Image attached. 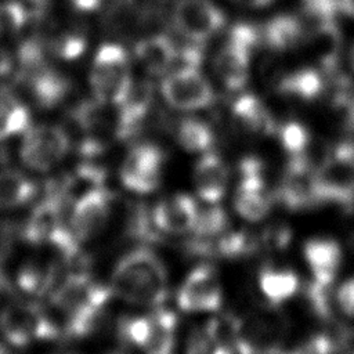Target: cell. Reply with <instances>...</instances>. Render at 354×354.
<instances>
[{"mask_svg":"<svg viewBox=\"0 0 354 354\" xmlns=\"http://www.w3.org/2000/svg\"><path fill=\"white\" fill-rule=\"evenodd\" d=\"M113 295L137 306L158 307L167 297V271L156 253L136 248L116 264L109 285Z\"/></svg>","mask_w":354,"mask_h":354,"instance_id":"obj_1","label":"cell"},{"mask_svg":"<svg viewBox=\"0 0 354 354\" xmlns=\"http://www.w3.org/2000/svg\"><path fill=\"white\" fill-rule=\"evenodd\" d=\"M88 82L95 100L116 106L133 82L126 50L115 43L100 46L93 59Z\"/></svg>","mask_w":354,"mask_h":354,"instance_id":"obj_2","label":"cell"},{"mask_svg":"<svg viewBox=\"0 0 354 354\" xmlns=\"http://www.w3.org/2000/svg\"><path fill=\"white\" fill-rule=\"evenodd\" d=\"M0 329L4 339L15 347L55 340L61 333L47 313L32 301H12L7 304L0 313Z\"/></svg>","mask_w":354,"mask_h":354,"instance_id":"obj_3","label":"cell"},{"mask_svg":"<svg viewBox=\"0 0 354 354\" xmlns=\"http://www.w3.org/2000/svg\"><path fill=\"white\" fill-rule=\"evenodd\" d=\"M259 30L249 24L235 25L214 58V72L224 87L238 91L249 80L250 54L259 43Z\"/></svg>","mask_w":354,"mask_h":354,"instance_id":"obj_4","label":"cell"},{"mask_svg":"<svg viewBox=\"0 0 354 354\" xmlns=\"http://www.w3.org/2000/svg\"><path fill=\"white\" fill-rule=\"evenodd\" d=\"M71 140L66 131L55 124H39L24 133L19 159L36 171H48L69 152Z\"/></svg>","mask_w":354,"mask_h":354,"instance_id":"obj_5","label":"cell"},{"mask_svg":"<svg viewBox=\"0 0 354 354\" xmlns=\"http://www.w3.org/2000/svg\"><path fill=\"white\" fill-rule=\"evenodd\" d=\"M285 333L286 326L279 315L252 314L238 318L234 348L236 354H277Z\"/></svg>","mask_w":354,"mask_h":354,"instance_id":"obj_6","label":"cell"},{"mask_svg":"<svg viewBox=\"0 0 354 354\" xmlns=\"http://www.w3.org/2000/svg\"><path fill=\"white\" fill-rule=\"evenodd\" d=\"M163 100L174 109L195 111L210 106L216 94L198 68H177L160 83Z\"/></svg>","mask_w":354,"mask_h":354,"instance_id":"obj_7","label":"cell"},{"mask_svg":"<svg viewBox=\"0 0 354 354\" xmlns=\"http://www.w3.org/2000/svg\"><path fill=\"white\" fill-rule=\"evenodd\" d=\"M69 202L48 181L44 194L30 210L25 223L19 228L22 239L30 245H48L64 224V210Z\"/></svg>","mask_w":354,"mask_h":354,"instance_id":"obj_8","label":"cell"},{"mask_svg":"<svg viewBox=\"0 0 354 354\" xmlns=\"http://www.w3.org/2000/svg\"><path fill=\"white\" fill-rule=\"evenodd\" d=\"M176 29L189 41L202 43L225 24V15L210 0H178L173 8Z\"/></svg>","mask_w":354,"mask_h":354,"instance_id":"obj_9","label":"cell"},{"mask_svg":"<svg viewBox=\"0 0 354 354\" xmlns=\"http://www.w3.org/2000/svg\"><path fill=\"white\" fill-rule=\"evenodd\" d=\"M163 158V152L158 145L151 142L136 144L122 163V184L138 194L155 191L160 184Z\"/></svg>","mask_w":354,"mask_h":354,"instance_id":"obj_10","label":"cell"},{"mask_svg":"<svg viewBox=\"0 0 354 354\" xmlns=\"http://www.w3.org/2000/svg\"><path fill=\"white\" fill-rule=\"evenodd\" d=\"M112 201V194L102 185L87 189L76 199L69 228L80 242L95 238L104 230L111 216Z\"/></svg>","mask_w":354,"mask_h":354,"instance_id":"obj_11","label":"cell"},{"mask_svg":"<svg viewBox=\"0 0 354 354\" xmlns=\"http://www.w3.org/2000/svg\"><path fill=\"white\" fill-rule=\"evenodd\" d=\"M221 303V285L216 270L209 264L195 267L177 292V304L184 311H214Z\"/></svg>","mask_w":354,"mask_h":354,"instance_id":"obj_12","label":"cell"},{"mask_svg":"<svg viewBox=\"0 0 354 354\" xmlns=\"http://www.w3.org/2000/svg\"><path fill=\"white\" fill-rule=\"evenodd\" d=\"M153 100V87L147 80H133L116 105V126L115 133L120 140L129 138L137 133Z\"/></svg>","mask_w":354,"mask_h":354,"instance_id":"obj_13","label":"cell"},{"mask_svg":"<svg viewBox=\"0 0 354 354\" xmlns=\"http://www.w3.org/2000/svg\"><path fill=\"white\" fill-rule=\"evenodd\" d=\"M198 206L187 194H177L160 201L152 210V218L160 232L181 234L192 230Z\"/></svg>","mask_w":354,"mask_h":354,"instance_id":"obj_14","label":"cell"},{"mask_svg":"<svg viewBox=\"0 0 354 354\" xmlns=\"http://www.w3.org/2000/svg\"><path fill=\"white\" fill-rule=\"evenodd\" d=\"M19 80L28 84L33 101L39 108L44 109L58 105L71 88L69 80L47 64L28 75L19 76Z\"/></svg>","mask_w":354,"mask_h":354,"instance_id":"obj_15","label":"cell"},{"mask_svg":"<svg viewBox=\"0 0 354 354\" xmlns=\"http://www.w3.org/2000/svg\"><path fill=\"white\" fill-rule=\"evenodd\" d=\"M65 274L61 260L54 261L29 260L21 266L17 272V285L26 295L33 297H43L50 295L57 282Z\"/></svg>","mask_w":354,"mask_h":354,"instance_id":"obj_16","label":"cell"},{"mask_svg":"<svg viewBox=\"0 0 354 354\" xmlns=\"http://www.w3.org/2000/svg\"><path fill=\"white\" fill-rule=\"evenodd\" d=\"M303 252L314 275V281L324 285H332L342 261L339 243L332 239L314 238L304 243Z\"/></svg>","mask_w":354,"mask_h":354,"instance_id":"obj_17","label":"cell"},{"mask_svg":"<svg viewBox=\"0 0 354 354\" xmlns=\"http://www.w3.org/2000/svg\"><path fill=\"white\" fill-rule=\"evenodd\" d=\"M228 171L223 160L216 153H205L195 165L194 184L195 189L206 202H218L227 189Z\"/></svg>","mask_w":354,"mask_h":354,"instance_id":"obj_18","label":"cell"},{"mask_svg":"<svg viewBox=\"0 0 354 354\" xmlns=\"http://www.w3.org/2000/svg\"><path fill=\"white\" fill-rule=\"evenodd\" d=\"M134 55L141 68L149 75L166 73L176 62L177 48L163 35L141 39L134 47Z\"/></svg>","mask_w":354,"mask_h":354,"instance_id":"obj_19","label":"cell"},{"mask_svg":"<svg viewBox=\"0 0 354 354\" xmlns=\"http://www.w3.org/2000/svg\"><path fill=\"white\" fill-rule=\"evenodd\" d=\"M235 119L249 131L256 134H271L275 131V120L264 102L253 94L239 95L232 106Z\"/></svg>","mask_w":354,"mask_h":354,"instance_id":"obj_20","label":"cell"},{"mask_svg":"<svg viewBox=\"0 0 354 354\" xmlns=\"http://www.w3.org/2000/svg\"><path fill=\"white\" fill-rule=\"evenodd\" d=\"M29 127V109L19 102L11 87L0 86V140L25 133Z\"/></svg>","mask_w":354,"mask_h":354,"instance_id":"obj_21","label":"cell"},{"mask_svg":"<svg viewBox=\"0 0 354 354\" xmlns=\"http://www.w3.org/2000/svg\"><path fill=\"white\" fill-rule=\"evenodd\" d=\"M37 192L36 183L14 169L0 170V209H14L30 202Z\"/></svg>","mask_w":354,"mask_h":354,"instance_id":"obj_22","label":"cell"},{"mask_svg":"<svg viewBox=\"0 0 354 354\" xmlns=\"http://www.w3.org/2000/svg\"><path fill=\"white\" fill-rule=\"evenodd\" d=\"M151 317V330L142 347L145 354H171L177 317L173 311L159 308Z\"/></svg>","mask_w":354,"mask_h":354,"instance_id":"obj_23","label":"cell"},{"mask_svg":"<svg viewBox=\"0 0 354 354\" xmlns=\"http://www.w3.org/2000/svg\"><path fill=\"white\" fill-rule=\"evenodd\" d=\"M325 88L322 73L314 68H300L283 76L278 84V90L285 95L300 100H314L321 95Z\"/></svg>","mask_w":354,"mask_h":354,"instance_id":"obj_24","label":"cell"},{"mask_svg":"<svg viewBox=\"0 0 354 354\" xmlns=\"http://www.w3.org/2000/svg\"><path fill=\"white\" fill-rule=\"evenodd\" d=\"M303 24L299 18L288 14L271 18L264 28V40L274 50H288L303 39Z\"/></svg>","mask_w":354,"mask_h":354,"instance_id":"obj_25","label":"cell"},{"mask_svg":"<svg viewBox=\"0 0 354 354\" xmlns=\"http://www.w3.org/2000/svg\"><path fill=\"white\" fill-rule=\"evenodd\" d=\"M259 285L263 295L277 306L290 299L297 292L299 278L290 270H275L266 267L260 271Z\"/></svg>","mask_w":354,"mask_h":354,"instance_id":"obj_26","label":"cell"},{"mask_svg":"<svg viewBox=\"0 0 354 354\" xmlns=\"http://www.w3.org/2000/svg\"><path fill=\"white\" fill-rule=\"evenodd\" d=\"M178 144L189 152L207 151L213 144L212 129L199 119L187 118L177 127Z\"/></svg>","mask_w":354,"mask_h":354,"instance_id":"obj_27","label":"cell"},{"mask_svg":"<svg viewBox=\"0 0 354 354\" xmlns=\"http://www.w3.org/2000/svg\"><path fill=\"white\" fill-rule=\"evenodd\" d=\"M259 241L246 231L224 232L214 238V256L241 257L256 250Z\"/></svg>","mask_w":354,"mask_h":354,"instance_id":"obj_28","label":"cell"},{"mask_svg":"<svg viewBox=\"0 0 354 354\" xmlns=\"http://www.w3.org/2000/svg\"><path fill=\"white\" fill-rule=\"evenodd\" d=\"M126 231L130 236L141 242H158L160 239V231L153 223L152 213H149L144 205L131 207Z\"/></svg>","mask_w":354,"mask_h":354,"instance_id":"obj_29","label":"cell"},{"mask_svg":"<svg viewBox=\"0 0 354 354\" xmlns=\"http://www.w3.org/2000/svg\"><path fill=\"white\" fill-rule=\"evenodd\" d=\"M228 225L227 213L220 206H210L198 212L192 231L195 236L213 239L225 232Z\"/></svg>","mask_w":354,"mask_h":354,"instance_id":"obj_30","label":"cell"},{"mask_svg":"<svg viewBox=\"0 0 354 354\" xmlns=\"http://www.w3.org/2000/svg\"><path fill=\"white\" fill-rule=\"evenodd\" d=\"M271 195L268 194H256V192H242L236 191L235 194V209L246 220L257 221L267 216L271 207Z\"/></svg>","mask_w":354,"mask_h":354,"instance_id":"obj_31","label":"cell"},{"mask_svg":"<svg viewBox=\"0 0 354 354\" xmlns=\"http://www.w3.org/2000/svg\"><path fill=\"white\" fill-rule=\"evenodd\" d=\"M18 62H19V76L28 75L40 66L46 65V57H44V46L37 37H29L19 43L18 50Z\"/></svg>","mask_w":354,"mask_h":354,"instance_id":"obj_32","label":"cell"},{"mask_svg":"<svg viewBox=\"0 0 354 354\" xmlns=\"http://www.w3.org/2000/svg\"><path fill=\"white\" fill-rule=\"evenodd\" d=\"M151 330V317H126L119 321V336L127 344L144 347Z\"/></svg>","mask_w":354,"mask_h":354,"instance_id":"obj_33","label":"cell"},{"mask_svg":"<svg viewBox=\"0 0 354 354\" xmlns=\"http://www.w3.org/2000/svg\"><path fill=\"white\" fill-rule=\"evenodd\" d=\"M279 138L283 148L290 155L304 153L310 144V134L307 129L299 122H288L279 129Z\"/></svg>","mask_w":354,"mask_h":354,"instance_id":"obj_34","label":"cell"},{"mask_svg":"<svg viewBox=\"0 0 354 354\" xmlns=\"http://www.w3.org/2000/svg\"><path fill=\"white\" fill-rule=\"evenodd\" d=\"M28 19V14L18 0H8L0 4V35L17 33Z\"/></svg>","mask_w":354,"mask_h":354,"instance_id":"obj_35","label":"cell"},{"mask_svg":"<svg viewBox=\"0 0 354 354\" xmlns=\"http://www.w3.org/2000/svg\"><path fill=\"white\" fill-rule=\"evenodd\" d=\"M50 47L55 55L69 61L79 58L86 51L87 41L80 33H64L55 37Z\"/></svg>","mask_w":354,"mask_h":354,"instance_id":"obj_36","label":"cell"},{"mask_svg":"<svg viewBox=\"0 0 354 354\" xmlns=\"http://www.w3.org/2000/svg\"><path fill=\"white\" fill-rule=\"evenodd\" d=\"M330 286L332 285H324L315 281H313L307 286V299L310 301V306L314 310V313L324 319H328L332 315L329 299Z\"/></svg>","mask_w":354,"mask_h":354,"instance_id":"obj_37","label":"cell"},{"mask_svg":"<svg viewBox=\"0 0 354 354\" xmlns=\"http://www.w3.org/2000/svg\"><path fill=\"white\" fill-rule=\"evenodd\" d=\"M214 347V342L207 335L206 329H196L194 333H191L185 354H212V350Z\"/></svg>","mask_w":354,"mask_h":354,"instance_id":"obj_38","label":"cell"},{"mask_svg":"<svg viewBox=\"0 0 354 354\" xmlns=\"http://www.w3.org/2000/svg\"><path fill=\"white\" fill-rule=\"evenodd\" d=\"M336 301L339 308L350 318H354V277L344 281L337 292Z\"/></svg>","mask_w":354,"mask_h":354,"instance_id":"obj_39","label":"cell"},{"mask_svg":"<svg viewBox=\"0 0 354 354\" xmlns=\"http://www.w3.org/2000/svg\"><path fill=\"white\" fill-rule=\"evenodd\" d=\"M25 8L29 19H41L50 6V0H18Z\"/></svg>","mask_w":354,"mask_h":354,"instance_id":"obj_40","label":"cell"},{"mask_svg":"<svg viewBox=\"0 0 354 354\" xmlns=\"http://www.w3.org/2000/svg\"><path fill=\"white\" fill-rule=\"evenodd\" d=\"M332 158L339 162L354 166V141H343L337 144Z\"/></svg>","mask_w":354,"mask_h":354,"instance_id":"obj_41","label":"cell"},{"mask_svg":"<svg viewBox=\"0 0 354 354\" xmlns=\"http://www.w3.org/2000/svg\"><path fill=\"white\" fill-rule=\"evenodd\" d=\"M72 7L82 12H91L100 8L102 0H69Z\"/></svg>","mask_w":354,"mask_h":354,"instance_id":"obj_42","label":"cell"},{"mask_svg":"<svg viewBox=\"0 0 354 354\" xmlns=\"http://www.w3.org/2000/svg\"><path fill=\"white\" fill-rule=\"evenodd\" d=\"M12 68V59L10 54L0 46V76L7 75Z\"/></svg>","mask_w":354,"mask_h":354,"instance_id":"obj_43","label":"cell"},{"mask_svg":"<svg viewBox=\"0 0 354 354\" xmlns=\"http://www.w3.org/2000/svg\"><path fill=\"white\" fill-rule=\"evenodd\" d=\"M339 10L354 18V0H337Z\"/></svg>","mask_w":354,"mask_h":354,"instance_id":"obj_44","label":"cell"},{"mask_svg":"<svg viewBox=\"0 0 354 354\" xmlns=\"http://www.w3.org/2000/svg\"><path fill=\"white\" fill-rule=\"evenodd\" d=\"M347 109V126L348 129L354 130V94L348 100V102L344 105Z\"/></svg>","mask_w":354,"mask_h":354,"instance_id":"obj_45","label":"cell"},{"mask_svg":"<svg viewBox=\"0 0 354 354\" xmlns=\"http://www.w3.org/2000/svg\"><path fill=\"white\" fill-rule=\"evenodd\" d=\"M242 6H248V7H254V8H259V7H266L268 6L270 3H272L274 0H234Z\"/></svg>","mask_w":354,"mask_h":354,"instance_id":"obj_46","label":"cell"},{"mask_svg":"<svg viewBox=\"0 0 354 354\" xmlns=\"http://www.w3.org/2000/svg\"><path fill=\"white\" fill-rule=\"evenodd\" d=\"M212 354H234V350L231 348L230 344L214 343V347H213V350H212Z\"/></svg>","mask_w":354,"mask_h":354,"instance_id":"obj_47","label":"cell"},{"mask_svg":"<svg viewBox=\"0 0 354 354\" xmlns=\"http://www.w3.org/2000/svg\"><path fill=\"white\" fill-rule=\"evenodd\" d=\"M8 290H10V282H8V279L6 278L4 272H3L1 268H0V295L6 293V292H8Z\"/></svg>","mask_w":354,"mask_h":354,"instance_id":"obj_48","label":"cell"},{"mask_svg":"<svg viewBox=\"0 0 354 354\" xmlns=\"http://www.w3.org/2000/svg\"><path fill=\"white\" fill-rule=\"evenodd\" d=\"M348 59H350V66H351V69H353V72H354V46H353L351 50H350V57H348Z\"/></svg>","mask_w":354,"mask_h":354,"instance_id":"obj_49","label":"cell"},{"mask_svg":"<svg viewBox=\"0 0 354 354\" xmlns=\"http://www.w3.org/2000/svg\"><path fill=\"white\" fill-rule=\"evenodd\" d=\"M6 160V153L3 151V148H0V163H3Z\"/></svg>","mask_w":354,"mask_h":354,"instance_id":"obj_50","label":"cell"},{"mask_svg":"<svg viewBox=\"0 0 354 354\" xmlns=\"http://www.w3.org/2000/svg\"><path fill=\"white\" fill-rule=\"evenodd\" d=\"M0 354H11L6 347H3V346H0Z\"/></svg>","mask_w":354,"mask_h":354,"instance_id":"obj_51","label":"cell"},{"mask_svg":"<svg viewBox=\"0 0 354 354\" xmlns=\"http://www.w3.org/2000/svg\"><path fill=\"white\" fill-rule=\"evenodd\" d=\"M65 354H71V353H65Z\"/></svg>","mask_w":354,"mask_h":354,"instance_id":"obj_52","label":"cell"}]
</instances>
